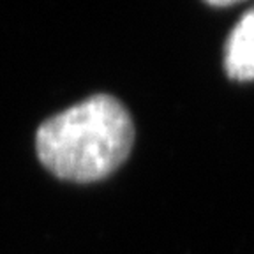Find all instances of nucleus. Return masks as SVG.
Wrapping results in <instances>:
<instances>
[{
	"instance_id": "nucleus-2",
	"label": "nucleus",
	"mask_w": 254,
	"mask_h": 254,
	"mask_svg": "<svg viewBox=\"0 0 254 254\" xmlns=\"http://www.w3.org/2000/svg\"><path fill=\"white\" fill-rule=\"evenodd\" d=\"M224 67L231 79H254V7L240 18L228 37Z\"/></svg>"
},
{
	"instance_id": "nucleus-1",
	"label": "nucleus",
	"mask_w": 254,
	"mask_h": 254,
	"mask_svg": "<svg viewBox=\"0 0 254 254\" xmlns=\"http://www.w3.org/2000/svg\"><path fill=\"white\" fill-rule=\"evenodd\" d=\"M134 124L122 103L106 94L44 120L36 132L39 161L62 180L97 182L129 157Z\"/></svg>"
}]
</instances>
